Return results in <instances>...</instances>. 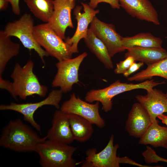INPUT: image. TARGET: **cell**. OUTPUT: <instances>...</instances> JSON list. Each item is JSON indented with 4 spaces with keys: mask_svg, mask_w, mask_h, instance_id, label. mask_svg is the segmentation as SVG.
<instances>
[{
    "mask_svg": "<svg viewBox=\"0 0 167 167\" xmlns=\"http://www.w3.org/2000/svg\"><path fill=\"white\" fill-rule=\"evenodd\" d=\"M120 164H129L140 167H148V166H146L147 165H144L140 164H138L134 161L126 156L120 157Z\"/></svg>",
    "mask_w": 167,
    "mask_h": 167,
    "instance_id": "obj_32",
    "label": "cell"
},
{
    "mask_svg": "<svg viewBox=\"0 0 167 167\" xmlns=\"http://www.w3.org/2000/svg\"><path fill=\"white\" fill-rule=\"evenodd\" d=\"M33 35L38 43L49 55L58 61L71 58L72 54L69 45L56 33L48 23L34 26Z\"/></svg>",
    "mask_w": 167,
    "mask_h": 167,
    "instance_id": "obj_6",
    "label": "cell"
},
{
    "mask_svg": "<svg viewBox=\"0 0 167 167\" xmlns=\"http://www.w3.org/2000/svg\"><path fill=\"white\" fill-rule=\"evenodd\" d=\"M165 83L164 81L159 82L153 79L146 80L136 84L122 83L118 80L105 88L92 89L88 91L85 98L86 101L90 103L94 101L100 102L102 109L105 112H108L112 109V99L116 95L135 89H142L148 91Z\"/></svg>",
    "mask_w": 167,
    "mask_h": 167,
    "instance_id": "obj_4",
    "label": "cell"
},
{
    "mask_svg": "<svg viewBox=\"0 0 167 167\" xmlns=\"http://www.w3.org/2000/svg\"><path fill=\"white\" fill-rule=\"evenodd\" d=\"M47 139L41 138L20 118L10 120L3 129L0 138L1 146L14 151L35 152L37 145Z\"/></svg>",
    "mask_w": 167,
    "mask_h": 167,
    "instance_id": "obj_1",
    "label": "cell"
},
{
    "mask_svg": "<svg viewBox=\"0 0 167 167\" xmlns=\"http://www.w3.org/2000/svg\"><path fill=\"white\" fill-rule=\"evenodd\" d=\"M46 136L48 139L68 144L75 140L67 113L60 109L55 112L51 127Z\"/></svg>",
    "mask_w": 167,
    "mask_h": 167,
    "instance_id": "obj_17",
    "label": "cell"
},
{
    "mask_svg": "<svg viewBox=\"0 0 167 167\" xmlns=\"http://www.w3.org/2000/svg\"><path fill=\"white\" fill-rule=\"evenodd\" d=\"M135 62L134 59L131 56L126 58L125 60L116 64V67L114 70V73L117 74H123Z\"/></svg>",
    "mask_w": 167,
    "mask_h": 167,
    "instance_id": "obj_27",
    "label": "cell"
},
{
    "mask_svg": "<svg viewBox=\"0 0 167 167\" xmlns=\"http://www.w3.org/2000/svg\"><path fill=\"white\" fill-rule=\"evenodd\" d=\"M114 136L111 135L106 146L99 152L96 148L88 149L81 167H119L120 157L117 156V153L119 146L118 144L114 145Z\"/></svg>",
    "mask_w": 167,
    "mask_h": 167,
    "instance_id": "obj_10",
    "label": "cell"
},
{
    "mask_svg": "<svg viewBox=\"0 0 167 167\" xmlns=\"http://www.w3.org/2000/svg\"><path fill=\"white\" fill-rule=\"evenodd\" d=\"M0 87L1 89L6 90L14 98L17 99L13 89L12 83L4 79L2 77L0 78Z\"/></svg>",
    "mask_w": 167,
    "mask_h": 167,
    "instance_id": "obj_29",
    "label": "cell"
},
{
    "mask_svg": "<svg viewBox=\"0 0 167 167\" xmlns=\"http://www.w3.org/2000/svg\"><path fill=\"white\" fill-rule=\"evenodd\" d=\"M145 162L147 164L157 163L162 161L167 163V159L162 158L157 155L155 152L149 146H147V149L142 153Z\"/></svg>",
    "mask_w": 167,
    "mask_h": 167,
    "instance_id": "obj_26",
    "label": "cell"
},
{
    "mask_svg": "<svg viewBox=\"0 0 167 167\" xmlns=\"http://www.w3.org/2000/svg\"><path fill=\"white\" fill-rule=\"evenodd\" d=\"M9 3L8 0H0V11H2L6 10Z\"/></svg>",
    "mask_w": 167,
    "mask_h": 167,
    "instance_id": "obj_33",
    "label": "cell"
},
{
    "mask_svg": "<svg viewBox=\"0 0 167 167\" xmlns=\"http://www.w3.org/2000/svg\"><path fill=\"white\" fill-rule=\"evenodd\" d=\"M101 2L108 3L114 9H119L121 6L118 0H90L88 5L92 8L95 9Z\"/></svg>",
    "mask_w": 167,
    "mask_h": 167,
    "instance_id": "obj_28",
    "label": "cell"
},
{
    "mask_svg": "<svg viewBox=\"0 0 167 167\" xmlns=\"http://www.w3.org/2000/svg\"><path fill=\"white\" fill-rule=\"evenodd\" d=\"M99 102L91 104L84 101L73 93L68 100L64 102L60 109L66 113L77 115L88 120L93 124L102 128L105 125L99 112Z\"/></svg>",
    "mask_w": 167,
    "mask_h": 167,
    "instance_id": "obj_9",
    "label": "cell"
},
{
    "mask_svg": "<svg viewBox=\"0 0 167 167\" xmlns=\"http://www.w3.org/2000/svg\"><path fill=\"white\" fill-rule=\"evenodd\" d=\"M81 3L82 6H77L74 11L77 23L76 29L73 36L67 37L65 41L69 45L72 54L78 52L79 42L86 37L89 24L99 12V10H95L86 3L82 2Z\"/></svg>",
    "mask_w": 167,
    "mask_h": 167,
    "instance_id": "obj_11",
    "label": "cell"
},
{
    "mask_svg": "<svg viewBox=\"0 0 167 167\" xmlns=\"http://www.w3.org/2000/svg\"><path fill=\"white\" fill-rule=\"evenodd\" d=\"M63 92L60 90H54L44 99L35 103H16L11 102L9 105H1V110H10L18 112L22 114L24 120L29 122L39 132H41L40 126L35 121L34 115L39 108L45 105L53 106L57 109L60 108L59 103Z\"/></svg>",
    "mask_w": 167,
    "mask_h": 167,
    "instance_id": "obj_8",
    "label": "cell"
},
{
    "mask_svg": "<svg viewBox=\"0 0 167 167\" xmlns=\"http://www.w3.org/2000/svg\"><path fill=\"white\" fill-rule=\"evenodd\" d=\"M76 149L69 144L47 139L37 145L35 152L42 167H75L77 163L72 156Z\"/></svg>",
    "mask_w": 167,
    "mask_h": 167,
    "instance_id": "obj_2",
    "label": "cell"
},
{
    "mask_svg": "<svg viewBox=\"0 0 167 167\" xmlns=\"http://www.w3.org/2000/svg\"><path fill=\"white\" fill-rule=\"evenodd\" d=\"M123 46L126 49L133 47L144 48L161 47L162 40L149 33H140L131 37L122 39Z\"/></svg>",
    "mask_w": 167,
    "mask_h": 167,
    "instance_id": "obj_23",
    "label": "cell"
},
{
    "mask_svg": "<svg viewBox=\"0 0 167 167\" xmlns=\"http://www.w3.org/2000/svg\"><path fill=\"white\" fill-rule=\"evenodd\" d=\"M159 121L152 122L140 138L139 144H149L154 148L162 147L167 149V127L158 124Z\"/></svg>",
    "mask_w": 167,
    "mask_h": 167,
    "instance_id": "obj_20",
    "label": "cell"
},
{
    "mask_svg": "<svg viewBox=\"0 0 167 167\" xmlns=\"http://www.w3.org/2000/svg\"><path fill=\"white\" fill-rule=\"evenodd\" d=\"M87 55L84 52L74 58L59 61L56 64L57 72L52 83V86L59 87L64 93L71 91L73 85L79 82V66Z\"/></svg>",
    "mask_w": 167,
    "mask_h": 167,
    "instance_id": "obj_7",
    "label": "cell"
},
{
    "mask_svg": "<svg viewBox=\"0 0 167 167\" xmlns=\"http://www.w3.org/2000/svg\"><path fill=\"white\" fill-rule=\"evenodd\" d=\"M3 30L0 31V78L4 71L7 62L19 53V44L13 41Z\"/></svg>",
    "mask_w": 167,
    "mask_h": 167,
    "instance_id": "obj_22",
    "label": "cell"
},
{
    "mask_svg": "<svg viewBox=\"0 0 167 167\" xmlns=\"http://www.w3.org/2000/svg\"><path fill=\"white\" fill-rule=\"evenodd\" d=\"M147 92L146 95H138L135 98L147 112L153 122L158 121V116L167 113V97L160 90L153 88Z\"/></svg>",
    "mask_w": 167,
    "mask_h": 167,
    "instance_id": "obj_14",
    "label": "cell"
},
{
    "mask_svg": "<svg viewBox=\"0 0 167 167\" xmlns=\"http://www.w3.org/2000/svg\"><path fill=\"white\" fill-rule=\"evenodd\" d=\"M157 118L161 121L162 122L167 126V116L163 114L159 115Z\"/></svg>",
    "mask_w": 167,
    "mask_h": 167,
    "instance_id": "obj_34",
    "label": "cell"
},
{
    "mask_svg": "<svg viewBox=\"0 0 167 167\" xmlns=\"http://www.w3.org/2000/svg\"><path fill=\"white\" fill-rule=\"evenodd\" d=\"M74 2L69 0H54V11L49 21V26L63 39L68 27L74 28L71 15V10L75 6Z\"/></svg>",
    "mask_w": 167,
    "mask_h": 167,
    "instance_id": "obj_13",
    "label": "cell"
},
{
    "mask_svg": "<svg viewBox=\"0 0 167 167\" xmlns=\"http://www.w3.org/2000/svg\"><path fill=\"white\" fill-rule=\"evenodd\" d=\"M34 63L29 60L23 67L18 63L14 66L11 77L13 89L16 98L25 100L27 98L36 95L44 97L48 91V88L41 85L33 71Z\"/></svg>",
    "mask_w": 167,
    "mask_h": 167,
    "instance_id": "obj_3",
    "label": "cell"
},
{
    "mask_svg": "<svg viewBox=\"0 0 167 167\" xmlns=\"http://www.w3.org/2000/svg\"><path fill=\"white\" fill-rule=\"evenodd\" d=\"M165 94H166V96L167 97V92Z\"/></svg>",
    "mask_w": 167,
    "mask_h": 167,
    "instance_id": "obj_36",
    "label": "cell"
},
{
    "mask_svg": "<svg viewBox=\"0 0 167 167\" xmlns=\"http://www.w3.org/2000/svg\"><path fill=\"white\" fill-rule=\"evenodd\" d=\"M34 27L32 17L30 14L26 13L19 19L7 24L3 31L7 36L18 38L29 51H35L44 64V58L49 55L35 39L33 35Z\"/></svg>",
    "mask_w": 167,
    "mask_h": 167,
    "instance_id": "obj_5",
    "label": "cell"
},
{
    "mask_svg": "<svg viewBox=\"0 0 167 167\" xmlns=\"http://www.w3.org/2000/svg\"><path fill=\"white\" fill-rule=\"evenodd\" d=\"M90 28L105 45L111 57L126 49L122 42V37L117 32L113 24L103 22L95 16Z\"/></svg>",
    "mask_w": 167,
    "mask_h": 167,
    "instance_id": "obj_12",
    "label": "cell"
},
{
    "mask_svg": "<svg viewBox=\"0 0 167 167\" xmlns=\"http://www.w3.org/2000/svg\"><path fill=\"white\" fill-rule=\"evenodd\" d=\"M152 123L147 112L139 102L135 103L129 113L125 129L131 136L140 138Z\"/></svg>",
    "mask_w": 167,
    "mask_h": 167,
    "instance_id": "obj_16",
    "label": "cell"
},
{
    "mask_svg": "<svg viewBox=\"0 0 167 167\" xmlns=\"http://www.w3.org/2000/svg\"><path fill=\"white\" fill-rule=\"evenodd\" d=\"M125 58L131 56L135 61H139L146 64L147 66L167 58V51L160 48H144L133 47L126 49Z\"/></svg>",
    "mask_w": 167,
    "mask_h": 167,
    "instance_id": "obj_18",
    "label": "cell"
},
{
    "mask_svg": "<svg viewBox=\"0 0 167 167\" xmlns=\"http://www.w3.org/2000/svg\"><path fill=\"white\" fill-rule=\"evenodd\" d=\"M84 40L86 45L90 51L103 64L105 68L108 69L113 68L112 57L106 46L90 28L88 29Z\"/></svg>",
    "mask_w": 167,
    "mask_h": 167,
    "instance_id": "obj_19",
    "label": "cell"
},
{
    "mask_svg": "<svg viewBox=\"0 0 167 167\" xmlns=\"http://www.w3.org/2000/svg\"><path fill=\"white\" fill-rule=\"evenodd\" d=\"M34 16L43 22L49 21L54 11V0H24Z\"/></svg>",
    "mask_w": 167,
    "mask_h": 167,
    "instance_id": "obj_25",
    "label": "cell"
},
{
    "mask_svg": "<svg viewBox=\"0 0 167 167\" xmlns=\"http://www.w3.org/2000/svg\"><path fill=\"white\" fill-rule=\"evenodd\" d=\"M120 5L131 16L140 20L160 24L158 13L149 0H118Z\"/></svg>",
    "mask_w": 167,
    "mask_h": 167,
    "instance_id": "obj_15",
    "label": "cell"
},
{
    "mask_svg": "<svg viewBox=\"0 0 167 167\" xmlns=\"http://www.w3.org/2000/svg\"><path fill=\"white\" fill-rule=\"evenodd\" d=\"M9 3L11 5L12 11L14 13L17 15L20 14V10L19 7V0H8Z\"/></svg>",
    "mask_w": 167,
    "mask_h": 167,
    "instance_id": "obj_31",
    "label": "cell"
},
{
    "mask_svg": "<svg viewBox=\"0 0 167 167\" xmlns=\"http://www.w3.org/2000/svg\"><path fill=\"white\" fill-rule=\"evenodd\" d=\"M69 1L71 2H75V0H69Z\"/></svg>",
    "mask_w": 167,
    "mask_h": 167,
    "instance_id": "obj_35",
    "label": "cell"
},
{
    "mask_svg": "<svg viewBox=\"0 0 167 167\" xmlns=\"http://www.w3.org/2000/svg\"><path fill=\"white\" fill-rule=\"evenodd\" d=\"M157 76L167 80V58L148 66L142 70L127 79L129 81H143Z\"/></svg>",
    "mask_w": 167,
    "mask_h": 167,
    "instance_id": "obj_24",
    "label": "cell"
},
{
    "mask_svg": "<svg viewBox=\"0 0 167 167\" xmlns=\"http://www.w3.org/2000/svg\"><path fill=\"white\" fill-rule=\"evenodd\" d=\"M67 114L75 140L81 143L88 140L94 132L93 124L87 119L77 115Z\"/></svg>",
    "mask_w": 167,
    "mask_h": 167,
    "instance_id": "obj_21",
    "label": "cell"
},
{
    "mask_svg": "<svg viewBox=\"0 0 167 167\" xmlns=\"http://www.w3.org/2000/svg\"><path fill=\"white\" fill-rule=\"evenodd\" d=\"M144 65V63L139 62L136 63L135 62H133L129 68L123 73L124 77H127L131 74L138 70L140 67Z\"/></svg>",
    "mask_w": 167,
    "mask_h": 167,
    "instance_id": "obj_30",
    "label": "cell"
}]
</instances>
